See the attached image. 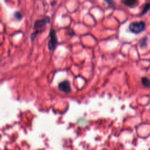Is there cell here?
Returning a JSON list of instances; mask_svg holds the SVG:
<instances>
[{
    "mask_svg": "<svg viewBox=\"0 0 150 150\" xmlns=\"http://www.w3.org/2000/svg\"><path fill=\"white\" fill-rule=\"evenodd\" d=\"M49 22H50V18L48 16H46L43 19H38L35 21L33 28L34 29L36 30V31L33 33H32V35H30V39L32 41H33L35 39L36 36L39 32L42 31L41 29H43L44 26L46 25Z\"/></svg>",
    "mask_w": 150,
    "mask_h": 150,
    "instance_id": "obj_1",
    "label": "cell"
},
{
    "mask_svg": "<svg viewBox=\"0 0 150 150\" xmlns=\"http://www.w3.org/2000/svg\"><path fill=\"white\" fill-rule=\"evenodd\" d=\"M129 30L132 33L138 34L142 31H144L145 29V23L142 21H135L131 22L129 25Z\"/></svg>",
    "mask_w": 150,
    "mask_h": 150,
    "instance_id": "obj_2",
    "label": "cell"
},
{
    "mask_svg": "<svg viewBox=\"0 0 150 150\" xmlns=\"http://www.w3.org/2000/svg\"><path fill=\"white\" fill-rule=\"evenodd\" d=\"M50 40L48 42V48L49 50L53 51L56 49V45L57 44V38L56 36V30L54 29H52L50 30Z\"/></svg>",
    "mask_w": 150,
    "mask_h": 150,
    "instance_id": "obj_3",
    "label": "cell"
},
{
    "mask_svg": "<svg viewBox=\"0 0 150 150\" xmlns=\"http://www.w3.org/2000/svg\"><path fill=\"white\" fill-rule=\"evenodd\" d=\"M58 88L59 90L67 94L71 92V86L70 82L66 80L60 82L58 84Z\"/></svg>",
    "mask_w": 150,
    "mask_h": 150,
    "instance_id": "obj_4",
    "label": "cell"
},
{
    "mask_svg": "<svg viewBox=\"0 0 150 150\" xmlns=\"http://www.w3.org/2000/svg\"><path fill=\"white\" fill-rule=\"evenodd\" d=\"M122 2L126 6L128 7H133L134 6L136 5L138 3L137 1L135 0H126L122 1Z\"/></svg>",
    "mask_w": 150,
    "mask_h": 150,
    "instance_id": "obj_5",
    "label": "cell"
},
{
    "mask_svg": "<svg viewBox=\"0 0 150 150\" xmlns=\"http://www.w3.org/2000/svg\"><path fill=\"white\" fill-rule=\"evenodd\" d=\"M142 83L144 86L146 87H150V80L147 78L146 77H144L141 79Z\"/></svg>",
    "mask_w": 150,
    "mask_h": 150,
    "instance_id": "obj_6",
    "label": "cell"
},
{
    "mask_svg": "<svg viewBox=\"0 0 150 150\" xmlns=\"http://www.w3.org/2000/svg\"><path fill=\"white\" fill-rule=\"evenodd\" d=\"M147 40H148L147 37H144L143 38H142L139 41L140 46L141 47H146V46H147Z\"/></svg>",
    "mask_w": 150,
    "mask_h": 150,
    "instance_id": "obj_7",
    "label": "cell"
},
{
    "mask_svg": "<svg viewBox=\"0 0 150 150\" xmlns=\"http://www.w3.org/2000/svg\"><path fill=\"white\" fill-rule=\"evenodd\" d=\"M149 9H150V2L146 4L145 5V6L144 7V8L142 9V12L141 13L140 15H143L144 14H145Z\"/></svg>",
    "mask_w": 150,
    "mask_h": 150,
    "instance_id": "obj_8",
    "label": "cell"
},
{
    "mask_svg": "<svg viewBox=\"0 0 150 150\" xmlns=\"http://www.w3.org/2000/svg\"><path fill=\"white\" fill-rule=\"evenodd\" d=\"M13 16H14V17H15L16 19H19V20L22 18V15H21V13L20 12H15Z\"/></svg>",
    "mask_w": 150,
    "mask_h": 150,
    "instance_id": "obj_9",
    "label": "cell"
}]
</instances>
